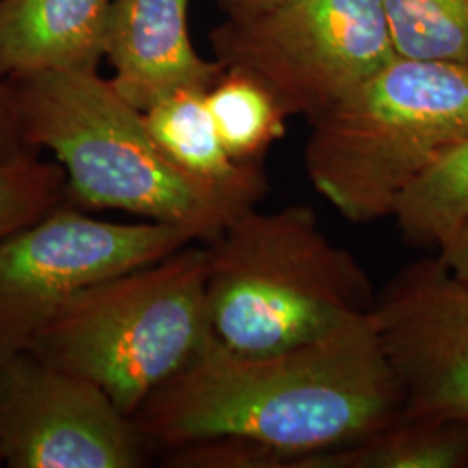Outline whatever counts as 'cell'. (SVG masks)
<instances>
[{
    "label": "cell",
    "mask_w": 468,
    "mask_h": 468,
    "mask_svg": "<svg viewBox=\"0 0 468 468\" xmlns=\"http://www.w3.org/2000/svg\"><path fill=\"white\" fill-rule=\"evenodd\" d=\"M113 0H0V79L98 71Z\"/></svg>",
    "instance_id": "11"
},
{
    "label": "cell",
    "mask_w": 468,
    "mask_h": 468,
    "mask_svg": "<svg viewBox=\"0 0 468 468\" xmlns=\"http://www.w3.org/2000/svg\"><path fill=\"white\" fill-rule=\"evenodd\" d=\"M148 444L96 384L23 352L0 365V452L9 468H137Z\"/></svg>",
    "instance_id": "8"
},
{
    "label": "cell",
    "mask_w": 468,
    "mask_h": 468,
    "mask_svg": "<svg viewBox=\"0 0 468 468\" xmlns=\"http://www.w3.org/2000/svg\"><path fill=\"white\" fill-rule=\"evenodd\" d=\"M212 338L207 249L189 243L75 295L27 352L98 385L133 419Z\"/></svg>",
    "instance_id": "5"
},
{
    "label": "cell",
    "mask_w": 468,
    "mask_h": 468,
    "mask_svg": "<svg viewBox=\"0 0 468 468\" xmlns=\"http://www.w3.org/2000/svg\"><path fill=\"white\" fill-rule=\"evenodd\" d=\"M399 58L468 65V0H382Z\"/></svg>",
    "instance_id": "16"
},
{
    "label": "cell",
    "mask_w": 468,
    "mask_h": 468,
    "mask_svg": "<svg viewBox=\"0 0 468 468\" xmlns=\"http://www.w3.org/2000/svg\"><path fill=\"white\" fill-rule=\"evenodd\" d=\"M439 259L458 280L468 283V218L452 239L439 249Z\"/></svg>",
    "instance_id": "19"
},
{
    "label": "cell",
    "mask_w": 468,
    "mask_h": 468,
    "mask_svg": "<svg viewBox=\"0 0 468 468\" xmlns=\"http://www.w3.org/2000/svg\"><path fill=\"white\" fill-rule=\"evenodd\" d=\"M283 0H218L222 9L228 13V19H250L282 4Z\"/></svg>",
    "instance_id": "20"
},
{
    "label": "cell",
    "mask_w": 468,
    "mask_h": 468,
    "mask_svg": "<svg viewBox=\"0 0 468 468\" xmlns=\"http://www.w3.org/2000/svg\"><path fill=\"white\" fill-rule=\"evenodd\" d=\"M205 101L224 148L238 164H257L283 137V108L264 85L241 71L224 69Z\"/></svg>",
    "instance_id": "15"
},
{
    "label": "cell",
    "mask_w": 468,
    "mask_h": 468,
    "mask_svg": "<svg viewBox=\"0 0 468 468\" xmlns=\"http://www.w3.org/2000/svg\"><path fill=\"white\" fill-rule=\"evenodd\" d=\"M198 238L164 222L122 224L63 205L0 245V365L28 351L75 295Z\"/></svg>",
    "instance_id": "7"
},
{
    "label": "cell",
    "mask_w": 468,
    "mask_h": 468,
    "mask_svg": "<svg viewBox=\"0 0 468 468\" xmlns=\"http://www.w3.org/2000/svg\"><path fill=\"white\" fill-rule=\"evenodd\" d=\"M371 316L402 411L468 423V283L439 259L401 269Z\"/></svg>",
    "instance_id": "9"
},
{
    "label": "cell",
    "mask_w": 468,
    "mask_h": 468,
    "mask_svg": "<svg viewBox=\"0 0 468 468\" xmlns=\"http://www.w3.org/2000/svg\"><path fill=\"white\" fill-rule=\"evenodd\" d=\"M191 0H113L104 58L118 94L146 112L168 94L208 90L224 68L195 49L187 9Z\"/></svg>",
    "instance_id": "10"
},
{
    "label": "cell",
    "mask_w": 468,
    "mask_h": 468,
    "mask_svg": "<svg viewBox=\"0 0 468 468\" xmlns=\"http://www.w3.org/2000/svg\"><path fill=\"white\" fill-rule=\"evenodd\" d=\"M7 84L25 146L54 154L80 208L122 210L210 241L259 203L174 164L143 112L98 71H44Z\"/></svg>",
    "instance_id": "2"
},
{
    "label": "cell",
    "mask_w": 468,
    "mask_h": 468,
    "mask_svg": "<svg viewBox=\"0 0 468 468\" xmlns=\"http://www.w3.org/2000/svg\"><path fill=\"white\" fill-rule=\"evenodd\" d=\"M404 241L441 249L468 218V137L429 168L399 201Z\"/></svg>",
    "instance_id": "14"
},
{
    "label": "cell",
    "mask_w": 468,
    "mask_h": 468,
    "mask_svg": "<svg viewBox=\"0 0 468 468\" xmlns=\"http://www.w3.org/2000/svg\"><path fill=\"white\" fill-rule=\"evenodd\" d=\"M377 295L311 207L241 212L208 241L207 307L222 346L239 354L299 347L371 313Z\"/></svg>",
    "instance_id": "3"
},
{
    "label": "cell",
    "mask_w": 468,
    "mask_h": 468,
    "mask_svg": "<svg viewBox=\"0 0 468 468\" xmlns=\"http://www.w3.org/2000/svg\"><path fill=\"white\" fill-rule=\"evenodd\" d=\"M28 148L23 143L16 104L7 80L0 79V160L13 158Z\"/></svg>",
    "instance_id": "18"
},
{
    "label": "cell",
    "mask_w": 468,
    "mask_h": 468,
    "mask_svg": "<svg viewBox=\"0 0 468 468\" xmlns=\"http://www.w3.org/2000/svg\"><path fill=\"white\" fill-rule=\"evenodd\" d=\"M224 69L264 85L284 113L314 120L398 58L382 0H283L212 32Z\"/></svg>",
    "instance_id": "6"
},
{
    "label": "cell",
    "mask_w": 468,
    "mask_h": 468,
    "mask_svg": "<svg viewBox=\"0 0 468 468\" xmlns=\"http://www.w3.org/2000/svg\"><path fill=\"white\" fill-rule=\"evenodd\" d=\"M63 167L27 150L0 160V245L56 208L67 205Z\"/></svg>",
    "instance_id": "17"
},
{
    "label": "cell",
    "mask_w": 468,
    "mask_h": 468,
    "mask_svg": "<svg viewBox=\"0 0 468 468\" xmlns=\"http://www.w3.org/2000/svg\"><path fill=\"white\" fill-rule=\"evenodd\" d=\"M371 313L314 342L239 354L216 336L135 411L148 446L197 442L195 468H286L382 431L402 413Z\"/></svg>",
    "instance_id": "1"
},
{
    "label": "cell",
    "mask_w": 468,
    "mask_h": 468,
    "mask_svg": "<svg viewBox=\"0 0 468 468\" xmlns=\"http://www.w3.org/2000/svg\"><path fill=\"white\" fill-rule=\"evenodd\" d=\"M313 123L303 160L319 195L356 224L394 218L468 137V65L398 56Z\"/></svg>",
    "instance_id": "4"
},
{
    "label": "cell",
    "mask_w": 468,
    "mask_h": 468,
    "mask_svg": "<svg viewBox=\"0 0 468 468\" xmlns=\"http://www.w3.org/2000/svg\"><path fill=\"white\" fill-rule=\"evenodd\" d=\"M0 467H4V456H2V452H0Z\"/></svg>",
    "instance_id": "21"
},
{
    "label": "cell",
    "mask_w": 468,
    "mask_h": 468,
    "mask_svg": "<svg viewBox=\"0 0 468 468\" xmlns=\"http://www.w3.org/2000/svg\"><path fill=\"white\" fill-rule=\"evenodd\" d=\"M207 90L185 89L143 112L156 144L168 158L205 183L261 201L266 179L257 164H238L224 148L205 101Z\"/></svg>",
    "instance_id": "12"
},
{
    "label": "cell",
    "mask_w": 468,
    "mask_h": 468,
    "mask_svg": "<svg viewBox=\"0 0 468 468\" xmlns=\"http://www.w3.org/2000/svg\"><path fill=\"white\" fill-rule=\"evenodd\" d=\"M302 468H468V423L402 411L354 444L314 452Z\"/></svg>",
    "instance_id": "13"
}]
</instances>
